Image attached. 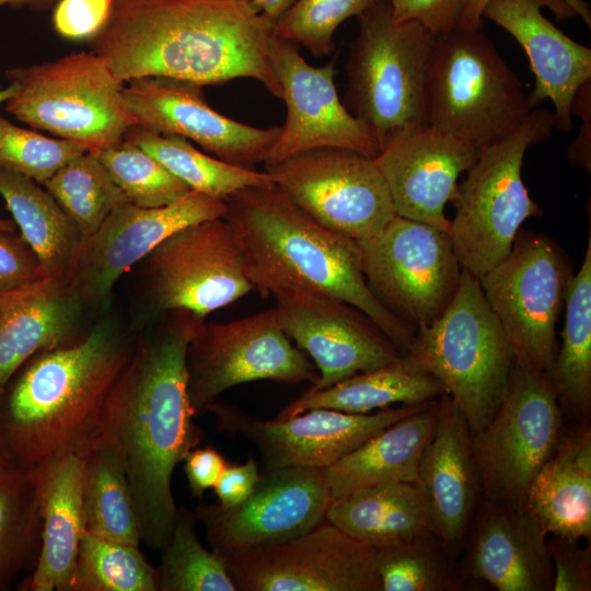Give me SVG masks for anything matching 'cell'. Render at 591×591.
<instances>
[{"label": "cell", "instance_id": "cell-20", "mask_svg": "<svg viewBox=\"0 0 591 591\" xmlns=\"http://www.w3.org/2000/svg\"><path fill=\"white\" fill-rule=\"evenodd\" d=\"M332 501L325 470L265 468L252 494L234 507L201 502L194 512L212 552L274 543L325 520Z\"/></svg>", "mask_w": 591, "mask_h": 591}, {"label": "cell", "instance_id": "cell-46", "mask_svg": "<svg viewBox=\"0 0 591 591\" xmlns=\"http://www.w3.org/2000/svg\"><path fill=\"white\" fill-rule=\"evenodd\" d=\"M552 535L547 548L554 567L553 591L591 590V544Z\"/></svg>", "mask_w": 591, "mask_h": 591}, {"label": "cell", "instance_id": "cell-23", "mask_svg": "<svg viewBox=\"0 0 591 591\" xmlns=\"http://www.w3.org/2000/svg\"><path fill=\"white\" fill-rule=\"evenodd\" d=\"M479 150L427 123L395 132L373 159L397 216L449 231L444 208Z\"/></svg>", "mask_w": 591, "mask_h": 591}, {"label": "cell", "instance_id": "cell-39", "mask_svg": "<svg viewBox=\"0 0 591 591\" xmlns=\"http://www.w3.org/2000/svg\"><path fill=\"white\" fill-rule=\"evenodd\" d=\"M43 186L79 229L94 233L118 207L129 202L96 151L88 150L60 167Z\"/></svg>", "mask_w": 591, "mask_h": 591}, {"label": "cell", "instance_id": "cell-24", "mask_svg": "<svg viewBox=\"0 0 591 591\" xmlns=\"http://www.w3.org/2000/svg\"><path fill=\"white\" fill-rule=\"evenodd\" d=\"M546 536L525 508L480 500L462 548L465 581L485 582L498 591H553Z\"/></svg>", "mask_w": 591, "mask_h": 591}, {"label": "cell", "instance_id": "cell-9", "mask_svg": "<svg viewBox=\"0 0 591 591\" xmlns=\"http://www.w3.org/2000/svg\"><path fill=\"white\" fill-rule=\"evenodd\" d=\"M358 22L344 104L370 128L381 149L404 127L427 123L425 81L434 34L418 22L395 21L389 0H379Z\"/></svg>", "mask_w": 591, "mask_h": 591}, {"label": "cell", "instance_id": "cell-30", "mask_svg": "<svg viewBox=\"0 0 591 591\" xmlns=\"http://www.w3.org/2000/svg\"><path fill=\"white\" fill-rule=\"evenodd\" d=\"M325 519L374 548L439 537L419 480L372 486L332 499Z\"/></svg>", "mask_w": 591, "mask_h": 591}, {"label": "cell", "instance_id": "cell-41", "mask_svg": "<svg viewBox=\"0 0 591 591\" xmlns=\"http://www.w3.org/2000/svg\"><path fill=\"white\" fill-rule=\"evenodd\" d=\"M69 591H158L157 568L139 546L84 531Z\"/></svg>", "mask_w": 591, "mask_h": 591}, {"label": "cell", "instance_id": "cell-13", "mask_svg": "<svg viewBox=\"0 0 591 591\" xmlns=\"http://www.w3.org/2000/svg\"><path fill=\"white\" fill-rule=\"evenodd\" d=\"M187 393L200 416L227 390L253 381L311 382L318 373L281 328L275 309L200 324L186 354Z\"/></svg>", "mask_w": 591, "mask_h": 591}, {"label": "cell", "instance_id": "cell-51", "mask_svg": "<svg viewBox=\"0 0 591 591\" xmlns=\"http://www.w3.org/2000/svg\"><path fill=\"white\" fill-rule=\"evenodd\" d=\"M591 81L583 83L577 91L573 104L572 114H577L581 117L582 124L580 132L575 141L568 147V159L571 163L579 165L590 173L591 170V150H590V135H591Z\"/></svg>", "mask_w": 591, "mask_h": 591}, {"label": "cell", "instance_id": "cell-11", "mask_svg": "<svg viewBox=\"0 0 591 591\" xmlns=\"http://www.w3.org/2000/svg\"><path fill=\"white\" fill-rule=\"evenodd\" d=\"M572 275L569 258L552 239L520 230L510 253L478 278L515 366L551 373L556 324Z\"/></svg>", "mask_w": 591, "mask_h": 591}, {"label": "cell", "instance_id": "cell-31", "mask_svg": "<svg viewBox=\"0 0 591 591\" xmlns=\"http://www.w3.org/2000/svg\"><path fill=\"white\" fill-rule=\"evenodd\" d=\"M447 393L442 383L409 354L379 368L359 372L329 387L305 390L276 418H289L311 408H333L368 414L396 404L415 405L438 399Z\"/></svg>", "mask_w": 591, "mask_h": 591}, {"label": "cell", "instance_id": "cell-35", "mask_svg": "<svg viewBox=\"0 0 591 591\" xmlns=\"http://www.w3.org/2000/svg\"><path fill=\"white\" fill-rule=\"evenodd\" d=\"M561 344L548 374L559 403L583 422L591 413V229L583 262L573 274L565 299Z\"/></svg>", "mask_w": 591, "mask_h": 591}, {"label": "cell", "instance_id": "cell-25", "mask_svg": "<svg viewBox=\"0 0 591 591\" xmlns=\"http://www.w3.org/2000/svg\"><path fill=\"white\" fill-rule=\"evenodd\" d=\"M553 3L565 2L489 0L483 16L507 31L525 51L535 78L534 89L528 94L530 107L534 109L551 100L554 129L568 132L573 125L575 95L591 81V49L564 34L543 14L544 5L555 10L557 4Z\"/></svg>", "mask_w": 591, "mask_h": 591}, {"label": "cell", "instance_id": "cell-40", "mask_svg": "<svg viewBox=\"0 0 591 591\" xmlns=\"http://www.w3.org/2000/svg\"><path fill=\"white\" fill-rule=\"evenodd\" d=\"M197 522L194 510L177 507L157 568L158 591H237L222 558L198 540Z\"/></svg>", "mask_w": 591, "mask_h": 591}, {"label": "cell", "instance_id": "cell-19", "mask_svg": "<svg viewBox=\"0 0 591 591\" xmlns=\"http://www.w3.org/2000/svg\"><path fill=\"white\" fill-rule=\"evenodd\" d=\"M269 62L280 85L286 119L264 163L318 148H340L374 159L380 144L370 128L349 112L335 85V61L309 63L300 47L274 34Z\"/></svg>", "mask_w": 591, "mask_h": 591}, {"label": "cell", "instance_id": "cell-52", "mask_svg": "<svg viewBox=\"0 0 591 591\" xmlns=\"http://www.w3.org/2000/svg\"><path fill=\"white\" fill-rule=\"evenodd\" d=\"M489 0H470L459 26L465 30L480 28L483 25V12ZM586 25L591 28V10L586 0H563Z\"/></svg>", "mask_w": 591, "mask_h": 591}, {"label": "cell", "instance_id": "cell-50", "mask_svg": "<svg viewBox=\"0 0 591 591\" xmlns=\"http://www.w3.org/2000/svg\"><path fill=\"white\" fill-rule=\"evenodd\" d=\"M260 472L254 457L244 463H228L213 486V491L223 507H234L243 502L255 488Z\"/></svg>", "mask_w": 591, "mask_h": 591}, {"label": "cell", "instance_id": "cell-34", "mask_svg": "<svg viewBox=\"0 0 591 591\" xmlns=\"http://www.w3.org/2000/svg\"><path fill=\"white\" fill-rule=\"evenodd\" d=\"M82 509L85 531L115 542L141 543L123 456L105 433L83 455Z\"/></svg>", "mask_w": 591, "mask_h": 591}, {"label": "cell", "instance_id": "cell-57", "mask_svg": "<svg viewBox=\"0 0 591 591\" xmlns=\"http://www.w3.org/2000/svg\"><path fill=\"white\" fill-rule=\"evenodd\" d=\"M15 231V223L0 218V235Z\"/></svg>", "mask_w": 591, "mask_h": 591}, {"label": "cell", "instance_id": "cell-5", "mask_svg": "<svg viewBox=\"0 0 591 591\" xmlns=\"http://www.w3.org/2000/svg\"><path fill=\"white\" fill-rule=\"evenodd\" d=\"M532 111L521 80L482 27L434 34L425 81L427 124L480 150L510 137Z\"/></svg>", "mask_w": 591, "mask_h": 591}, {"label": "cell", "instance_id": "cell-45", "mask_svg": "<svg viewBox=\"0 0 591 591\" xmlns=\"http://www.w3.org/2000/svg\"><path fill=\"white\" fill-rule=\"evenodd\" d=\"M114 0H58L53 10L56 33L69 40H89L106 24Z\"/></svg>", "mask_w": 591, "mask_h": 591}, {"label": "cell", "instance_id": "cell-14", "mask_svg": "<svg viewBox=\"0 0 591 591\" xmlns=\"http://www.w3.org/2000/svg\"><path fill=\"white\" fill-rule=\"evenodd\" d=\"M275 184L324 228L357 242L378 234L395 216L373 159L340 148H318L265 163Z\"/></svg>", "mask_w": 591, "mask_h": 591}, {"label": "cell", "instance_id": "cell-15", "mask_svg": "<svg viewBox=\"0 0 591 591\" xmlns=\"http://www.w3.org/2000/svg\"><path fill=\"white\" fill-rule=\"evenodd\" d=\"M217 554L237 591H382L374 547L326 519L288 540Z\"/></svg>", "mask_w": 591, "mask_h": 591}, {"label": "cell", "instance_id": "cell-27", "mask_svg": "<svg viewBox=\"0 0 591 591\" xmlns=\"http://www.w3.org/2000/svg\"><path fill=\"white\" fill-rule=\"evenodd\" d=\"M40 501L42 547L22 591H69L82 535L83 456L69 455L30 471Z\"/></svg>", "mask_w": 591, "mask_h": 591}, {"label": "cell", "instance_id": "cell-49", "mask_svg": "<svg viewBox=\"0 0 591 591\" xmlns=\"http://www.w3.org/2000/svg\"><path fill=\"white\" fill-rule=\"evenodd\" d=\"M183 463L188 488L196 498H201L207 489L213 488L228 464L212 445L195 447L185 455Z\"/></svg>", "mask_w": 591, "mask_h": 591}, {"label": "cell", "instance_id": "cell-33", "mask_svg": "<svg viewBox=\"0 0 591 591\" xmlns=\"http://www.w3.org/2000/svg\"><path fill=\"white\" fill-rule=\"evenodd\" d=\"M0 195L46 278L62 283L82 239L74 222L42 184L2 166Z\"/></svg>", "mask_w": 591, "mask_h": 591}, {"label": "cell", "instance_id": "cell-32", "mask_svg": "<svg viewBox=\"0 0 591 591\" xmlns=\"http://www.w3.org/2000/svg\"><path fill=\"white\" fill-rule=\"evenodd\" d=\"M83 305L61 282L50 283L0 315V396L12 376L34 355L80 337Z\"/></svg>", "mask_w": 591, "mask_h": 591}, {"label": "cell", "instance_id": "cell-48", "mask_svg": "<svg viewBox=\"0 0 591 591\" xmlns=\"http://www.w3.org/2000/svg\"><path fill=\"white\" fill-rule=\"evenodd\" d=\"M470 0H389L395 21H415L433 34L459 26Z\"/></svg>", "mask_w": 591, "mask_h": 591}, {"label": "cell", "instance_id": "cell-44", "mask_svg": "<svg viewBox=\"0 0 591 591\" xmlns=\"http://www.w3.org/2000/svg\"><path fill=\"white\" fill-rule=\"evenodd\" d=\"M85 151L88 149L80 143L18 127L0 114V166L42 185Z\"/></svg>", "mask_w": 591, "mask_h": 591}, {"label": "cell", "instance_id": "cell-47", "mask_svg": "<svg viewBox=\"0 0 591 591\" xmlns=\"http://www.w3.org/2000/svg\"><path fill=\"white\" fill-rule=\"evenodd\" d=\"M47 279L32 248L20 233L0 235V293L33 286Z\"/></svg>", "mask_w": 591, "mask_h": 591}, {"label": "cell", "instance_id": "cell-4", "mask_svg": "<svg viewBox=\"0 0 591 591\" xmlns=\"http://www.w3.org/2000/svg\"><path fill=\"white\" fill-rule=\"evenodd\" d=\"M229 222L254 290L271 296L302 290L333 297L367 314L401 354H408L416 331L370 291L356 240L318 224L280 189L248 187L227 200Z\"/></svg>", "mask_w": 591, "mask_h": 591}, {"label": "cell", "instance_id": "cell-38", "mask_svg": "<svg viewBox=\"0 0 591 591\" xmlns=\"http://www.w3.org/2000/svg\"><path fill=\"white\" fill-rule=\"evenodd\" d=\"M456 556L440 537L374 548L382 591H460L465 579Z\"/></svg>", "mask_w": 591, "mask_h": 591}, {"label": "cell", "instance_id": "cell-2", "mask_svg": "<svg viewBox=\"0 0 591 591\" xmlns=\"http://www.w3.org/2000/svg\"><path fill=\"white\" fill-rule=\"evenodd\" d=\"M274 26L250 0H114L106 24L88 42L124 83L252 79L280 99L268 56Z\"/></svg>", "mask_w": 591, "mask_h": 591}, {"label": "cell", "instance_id": "cell-10", "mask_svg": "<svg viewBox=\"0 0 591 591\" xmlns=\"http://www.w3.org/2000/svg\"><path fill=\"white\" fill-rule=\"evenodd\" d=\"M563 428L558 390L549 375L513 364L498 410L471 437L480 500L524 508L530 486Z\"/></svg>", "mask_w": 591, "mask_h": 591}, {"label": "cell", "instance_id": "cell-37", "mask_svg": "<svg viewBox=\"0 0 591 591\" xmlns=\"http://www.w3.org/2000/svg\"><path fill=\"white\" fill-rule=\"evenodd\" d=\"M43 517L38 489L30 472L0 477V591L35 568L42 547Z\"/></svg>", "mask_w": 591, "mask_h": 591}, {"label": "cell", "instance_id": "cell-28", "mask_svg": "<svg viewBox=\"0 0 591 591\" xmlns=\"http://www.w3.org/2000/svg\"><path fill=\"white\" fill-rule=\"evenodd\" d=\"M524 508L546 534L591 540V430L563 428L554 452L532 482Z\"/></svg>", "mask_w": 591, "mask_h": 591}, {"label": "cell", "instance_id": "cell-12", "mask_svg": "<svg viewBox=\"0 0 591 591\" xmlns=\"http://www.w3.org/2000/svg\"><path fill=\"white\" fill-rule=\"evenodd\" d=\"M358 244L370 291L415 331L434 322L454 298L462 267L448 231L396 215Z\"/></svg>", "mask_w": 591, "mask_h": 591}, {"label": "cell", "instance_id": "cell-55", "mask_svg": "<svg viewBox=\"0 0 591 591\" xmlns=\"http://www.w3.org/2000/svg\"><path fill=\"white\" fill-rule=\"evenodd\" d=\"M58 0H0V8L10 5L13 8H28L34 11L44 12L53 8Z\"/></svg>", "mask_w": 591, "mask_h": 591}, {"label": "cell", "instance_id": "cell-54", "mask_svg": "<svg viewBox=\"0 0 591 591\" xmlns=\"http://www.w3.org/2000/svg\"><path fill=\"white\" fill-rule=\"evenodd\" d=\"M296 0H250L252 7L274 24Z\"/></svg>", "mask_w": 591, "mask_h": 591}, {"label": "cell", "instance_id": "cell-21", "mask_svg": "<svg viewBox=\"0 0 591 591\" xmlns=\"http://www.w3.org/2000/svg\"><path fill=\"white\" fill-rule=\"evenodd\" d=\"M271 297L281 328L320 372L310 391L329 387L403 355L367 314L348 302L294 289Z\"/></svg>", "mask_w": 591, "mask_h": 591}, {"label": "cell", "instance_id": "cell-56", "mask_svg": "<svg viewBox=\"0 0 591 591\" xmlns=\"http://www.w3.org/2000/svg\"><path fill=\"white\" fill-rule=\"evenodd\" d=\"M11 472H14V470L10 465L4 452L0 447V477Z\"/></svg>", "mask_w": 591, "mask_h": 591}, {"label": "cell", "instance_id": "cell-36", "mask_svg": "<svg viewBox=\"0 0 591 591\" xmlns=\"http://www.w3.org/2000/svg\"><path fill=\"white\" fill-rule=\"evenodd\" d=\"M124 139L155 158L192 190L217 199L225 201L234 193L248 187L275 186L265 171L222 161L201 152L178 136L157 134L136 125Z\"/></svg>", "mask_w": 591, "mask_h": 591}, {"label": "cell", "instance_id": "cell-53", "mask_svg": "<svg viewBox=\"0 0 591 591\" xmlns=\"http://www.w3.org/2000/svg\"><path fill=\"white\" fill-rule=\"evenodd\" d=\"M50 281L49 279H45L26 288L0 293V315L45 289Z\"/></svg>", "mask_w": 591, "mask_h": 591}, {"label": "cell", "instance_id": "cell-18", "mask_svg": "<svg viewBox=\"0 0 591 591\" xmlns=\"http://www.w3.org/2000/svg\"><path fill=\"white\" fill-rule=\"evenodd\" d=\"M225 212L224 200L196 190L157 208L126 202L94 233L81 239L62 283L83 306L106 308L121 275L162 241L187 225L224 217Z\"/></svg>", "mask_w": 591, "mask_h": 591}, {"label": "cell", "instance_id": "cell-42", "mask_svg": "<svg viewBox=\"0 0 591 591\" xmlns=\"http://www.w3.org/2000/svg\"><path fill=\"white\" fill-rule=\"evenodd\" d=\"M96 153L128 201L138 207L166 206L192 190L155 158L125 139Z\"/></svg>", "mask_w": 591, "mask_h": 591}, {"label": "cell", "instance_id": "cell-29", "mask_svg": "<svg viewBox=\"0 0 591 591\" xmlns=\"http://www.w3.org/2000/svg\"><path fill=\"white\" fill-rule=\"evenodd\" d=\"M439 398L385 427L325 468L332 499L392 483L417 482L438 420Z\"/></svg>", "mask_w": 591, "mask_h": 591}, {"label": "cell", "instance_id": "cell-22", "mask_svg": "<svg viewBox=\"0 0 591 591\" xmlns=\"http://www.w3.org/2000/svg\"><path fill=\"white\" fill-rule=\"evenodd\" d=\"M202 88L167 77H143L126 82L123 94L138 126L192 140L235 165L264 163L280 126L259 128L222 115L208 104Z\"/></svg>", "mask_w": 591, "mask_h": 591}, {"label": "cell", "instance_id": "cell-7", "mask_svg": "<svg viewBox=\"0 0 591 591\" xmlns=\"http://www.w3.org/2000/svg\"><path fill=\"white\" fill-rule=\"evenodd\" d=\"M553 115L534 108L507 139L479 150L451 200L449 235L462 269L480 278L511 251L522 223L543 213L528 193L521 169L526 150L547 140Z\"/></svg>", "mask_w": 591, "mask_h": 591}, {"label": "cell", "instance_id": "cell-6", "mask_svg": "<svg viewBox=\"0 0 591 591\" xmlns=\"http://www.w3.org/2000/svg\"><path fill=\"white\" fill-rule=\"evenodd\" d=\"M408 354L442 383L472 432L498 410L514 364L478 278L464 269L451 303L434 322L416 331Z\"/></svg>", "mask_w": 591, "mask_h": 591}, {"label": "cell", "instance_id": "cell-8", "mask_svg": "<svg viewBox=\"0 0 591 591\" xmlns=\"http://www.w3.org/2000/svg\"><path fill=\"white\" fill-rule=\"evenodd\" d=\"M14 94L5 111L59 139L97 151L123 140L138 125L118 80L94 51L8 69Z\"/></svg>", "mask_w": 591, "mask_h": 591}, {"label": "cell", "instance_id": "cell-26", "mask_svg": "<svg viewBox=\"0 0 591 591\" xmlns=\"http://www.w3.org/2000/svg\"><path fill=\"white\" fill-rule=\"evenodd\" d=\"M472 431L448 393L439 397L438 420L422 453L418 480L429 501L439 537L457 555L480 502Z\"/></svg>", "mask_w": 591, "mask_h": 591}, {"label": "cell", "instance_id": "cell-58", "mask_svg": "<svg viewBox=\"0 0 591 591\" xmlns=\"http://www.w3.org/2000/svg\"><path fill=\"white\" fill-rule=\"evenodd\" d=\"M14 94V88L9 84L4 89H0V104L5 103Z\"/></svg>", "mask_w": 591, "mask_h": 591}, {"label": "cell", "instance_id": "cell-43", "mask_svg": "<svg viewBox=\"0 0 591 591\" xmlns=\"http://www.w3.org/2000/svg\"><path fill=\"white\" fill-rule=\"evenodd\" d=\"M379 0H296L276 21V36L304 47L315 57L329 55L334 34L351 16H359Z\"/></svg>", "mask_w": 591, "mask_h": 591}, {"label": "cell", "instance_id": "cell-3", "mask_svg": "<svg viewBox=\"0 0 591 591\" xmlns=\"http://www.w3.org/2000/svg\"><path fill=\"white\" fill-rule=\"evenodd\" d=\"M134 346L106 321L18 370L0 396V447L14 471L84 455L102 432L106 401Z\"/></svg>", "mask_w": 591, "mask_h": 591}, {"label": "cell", "instance_id": "cell-16", "mask_svg": "<svg viewBox=\"0 0 591 591\" xmlns=\"http://www.w3.org/2000/svg\"><path fill=\"white\" fill-rule=\"evenodd\" d=\"M143 260L149 296L159 311H185L205 320L254 290L224 217L176 231Z\"/></svg>", "mask_w": 591, "mask_h": 591}, {"label": "cell", "instance_id": "cell-17", "mask_svg": "<svg viewBox=\"0 0 591 591\" xmlns=\"http://www.w3.org/2000/svg\"><path fill=\"white\" fill-rule=\"evenodd\" d=\"M430 403L391 406L368 414L320 407L270 420L220 401L207 412L215 417L219 432L254 444L265 468L325 470L385 427Z\"/></svg>", "mask_w": 591, "mask_h": 591}, {"label": "cell", "instance_id": "cell-1", "mask_svg": "<svg viewBox=\"0 0 591 591\" xmlns=\"http://www.w3.org/2000/svg\"><path fill=\"white\" fill-rule=\"evenodd\" d=\"M172 313L167 324L135 340L102 422L125 463L141 542L159 552L169 543L177 512L174 470L204 438L188 398L186 354L205 320Z\"/></svg>", "mask_w": 591, "mask_h": 591}]
</instances>
